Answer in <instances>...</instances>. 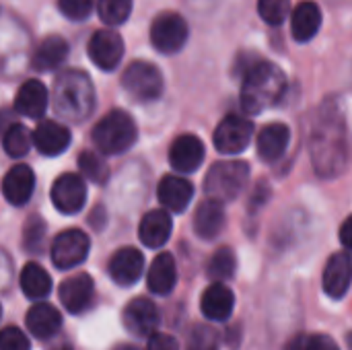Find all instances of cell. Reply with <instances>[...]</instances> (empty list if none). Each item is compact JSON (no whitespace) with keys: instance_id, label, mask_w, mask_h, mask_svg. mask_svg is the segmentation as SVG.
<instances>
[{"instance_id":"1","label":"cell","mask_w":352,"mask_h":350,"mask_svg":"<svg viewBox=\"0 0 352 350\" xmlns=\"http://www.w3.org/2000/svg\"><path fill=\"white\" fill-rule=\"evenodd\" d=\"M54 111L68 122H82L95 107V89L80 70H64L56 76L52 89Z\"/></svg>"},{"instance_id":"2","label":"cell","mask_w":352,"mask_h":350,"mask_svg":"<svg viewBox=\"0 0 352 350\" xmlns=\"http://www.w3.org/2000/svg\"><path fill=\"white\" fill-rule=\"evenodd\" d=\"M287 91L285 72L272 62L254 64L241 85V107L248 113H260L274 105Z\"/></svg>"},{"instance_id":"3","label":"cell","mask_w":352,"mask_h":350,"mask_svg":"<svg viewBox=\"0 0 352 350\" xmlns=\"http://www.w3.org/2000/svg\"><path fill=\"white\" fill-rule=\"evenodd\" d=\"M311 157L316 169L330 177L340 173L346 161V142H344V126L336 113L324 116L316 128L311 138Z\"/></svg>"},{"instance_id":"4","label":"cell","mask_w":352,"mask_h":350,"mask_svg":"<svg viewBox=\"0 0 352 350\" xmlns=\"http://www.w3.org/2000/svg\"><path fill=\"white\" fill-rule=\"evenodd\" d=\"M138 130L130 113L113 109L93 128V142L105 155H122L136 142Z\"/></svg>"},{"instance_id":"5","label":"cell","mask_w":352,"mask_h":350,"mask_svg":"<svg viewBox=\"0 0 352 350\" xmlns=\"http://www.w3.org/2000/svg\"><path fill=\"white\" fill-rule=\"evenodd\" d=\"M250 177V165L243 161H221L210 167L204 179V192L210 200L231 202L235 200Z\"/></svg>"},{"instance_id":"6","label":"cell","mask_w":352,"mask_h":350,"mask_svg":"<svg viewBox=\"0 0 352 350\" xmlns=\"http://www.w3.org/2000/svg\"><path fill=\"white\" fill-rule=\"evenodd\" d=\"M124 89L138 101H155L163 93V76L155 64L148 62H132L122 74Z\"/></svg>"},{"instance_id":"7","label":"cell","mask_w":352,"mask_h":350,"mask_svg":"<svg viewBox=\"0 0 352 350\" xmlns=\"http://www.w3.org/2000/svg\"><path fill=\"white\" fill-rule=\"evenodd\" d=\"M151 41L161 54H175L188 41V23L177 12H161L151 25Z\"/></svg>"},{"instance_id":"8","label":"cell","mask_w":352,"mask_h":350,"mask_svg":"<svg viewBox=\"0 0 352 350\" xmlns=\"http://www.w3.org/2000/svg\"><path fill=\"white\" fill-rule=\"evenodd\" d=\"M89 237L80 229L62 231L52 241V262L60 270H70L87 260L89 254Z\"/></svg>"},{"instance_id":"9","label":"cell","mask_w":352,"mask_h":350,"mask_svg":"<svg viewBox=\"0 0 352 350\" xmlns=\"http://www.w3.org/2000/svg\"><path fill=\"white\" fill-rule=\"evenodd\" d=\"M254 134V124L241 116H227L214 130V146L223 155H237L241 153Z\"/></svg>"},{"instance_id":"10","label":"cell","mask_w":352,"mask_h":350,"mask_svg":"<svg viewBox=\"0 0 352 350\" xmlns=\"http://www.w3.org/2000/svg\"><path fill=\"white\" fill-rule=\"evenodd\" d=\"M124 56V39L116 29L95 31L89 41V58L101 70H113Z\"/></svg>"},{"instance_id":"11","label":"cell","mask_w":352,"mask_h":350,"mask_svg":"<svg viewBox=\"0 0 352 350\" xmlns=\"http://www.w3.org/2000/svg\"><path fill=\"white\" fill-rule=\"evenodd\" d=\"M87 200V184L76 173L60 175L52 186V202L64 215H74L85 206Z\"/></svg>"},{"instance_id":"12","label":"cell","mask_w":352,"mask_h":350,"mask_svg":"<svg viewBox=\"0 0 352 350\" xmlns=\"http://www.w3.org/2000/svg\"><path fill=\"white\" fill-rule=\"evenodd\" d=\"M122 320H124L126 330L132 332L134 336L151 338L157 330V324H159V309L151 299L138 297L126 305Z\"/></svg>"},{"instance_id":"13","label":"cell","mask_w":352,"mask_h":350,"mask_svg":"<svg viewBox=\"0 0 352 350\" xmlns=\"http://www.w3.org/2000/svg\"><path fill=\"white\" fill-rule=\"evenodd\" d=\"M204 161V144L194 134H182L169 149V163L175 171L192 173Z\"/></svg>"},{"instance_id":"14","label":"cell","mask_w":352,"mask_h":350,"mask_svg":"<svg viewBox=\"0 0 352 350\" xmlns=\"http://www.w3.org/2000/svg\"><path fill=\"white\" fill-rule=\"evenodd\" d=\"M352 285V258L346 252L334 254L324 270V291L332 299H340L346 295Z\"/></svg>"},{"instance_id":"15","label":"cell","mask_w":352,"mask_h":350,"mask_svg":"<svg viewBox=\"0 0 352 350\" xmlns=\"http://www.w3.org/2000/svg\"><path fill=\"white\" fill-rule=\"evenodd\" d=\"M93 295H95V287H93V278L89 274L70 276L60 287V301L68 314L85 311L91 305Z\"/></svg>"},{"instance_id":"16","label":"cell","mask_w":352,"mask_h":350,"mask_svg":"<svg viewBox=\"0 0 352 350\" xmlns=\"http://www.w3.org/2000/svg\"><path fill=\"white\" fill-rule=\"evenodd\" d=\"M144 270V256L134 248H122L109 262V276L122 285L130 287L134 285Z\"/></svg>"},{"instance_id":"17","label":"cell","mask_w":352,"mask_h":350,"mask_svg":"<svg viewBox=\"0 0 352 350\" xmlns=\"http://www.w3.org/2000/svg\"><path fill=\"white\" fill-rule=\"evenodd\" d=\"M33 144L41 155H50L56 157L62 151L68 149L70 144V130L58 122H41L35 130H33Z\"/></svg>"},{"instance_id":"18","label":"cell","mask_w":352,"mask_h":350,"mask_svg":"<svg viewBox=\"0 0 352 350\" xmlns=\"http://www.w3.org/2000/svg\"><path fill=\"white\" fill-rule=\"evenodd\" d=\"M33 188H35V175H33V171H31L29 165H16V167H12L4 175V182H2L4 198L10 204H14V206L27 204V200L33 194Z\"/></svg>"},{"instance_id":"19","label":"cell","mask_w":352,"mask_h":350,"mask_svg":"<svg viewBox=\"0 0 352 350\" xmlns=\"http://www.w3.org/2000/svg\"><path fill=\"white\" fill-rule=\"evenodd\" d=\"M235 307V295L229 287H225L223 283H214L210 285L200 301V309L208 320L214 322H223L233 314Z\"/></svg>"},{"instance_id":"20","label":"cell","mask_w":352,"mask_h":350,"mask_svg":"<svg viewBox=\"0 0 352 350\" xmlns=\"http://www.w3.org/2000/svg\"><path fill=\"white\" fill-rule=\"evenodd\" d=\"M47 89L41 80H27L14 97V109L27 118H41L47 109Z\"/></svg>"},{"instance_id":"21","label":"cell","mask_w":352,"mask_h":350,"mask_svg":"<svg viewBox=\"0 0 352 350\" xmlns=\"http://www.w3.org/2000/svg\"><path fill=\"white\" fill-rule=\"evenodd\" d=\"M159 200L165 208L173 210V212H182L188 208L192 196H194V188L188 179L177 177V175H165L159 184Z\"/></svg>"},{"instance_id":"22","label":"cell","mask_w":352,"mask_h":350,"mask_svg":"<svg viewBox=\"0 0 352 350\" xmlns=\"http://www.w3.org/2000/svg\"><path fill=\"white\" fill-rule=\"evenodd\" d=\"M225 227V208L217 200H204L194 215V231L200 239H214Z\"/></svg>"},{"instance_id":"23","label":"cell","mask_w":352,"mask_h":350,"mask_svg":"<svg viewBox=\"0 0 352 350\" xmlns=\"http://www.w3.org/2000/svg\"><path fill=\"white\" fill-rule=\"evenodd\" d=\"M25 322H27L29 332L35 338H39V340H45V338L54 336L62 328V316L50 303H37V305H33L27 311Z\"/></svg>"},{"instance_id":"24","label":"cell","mask_w":352,"mask_h":350,"mask_svg":"<svg viewBox=\"0 0 352 350\" xmlns=\"http://www.w3.org/2000/svg\"><path fill=\"white\" fill-rule=\"evenodd\" d=\"M177 281V268H175V260L171 254H159L146 274V285L155 295H167L173 291Z\"/></svg>"},{"instance_id":"25","label":"cell","mask_w":352,"mask_h":350,"mask_svg":"<svg viewBox=\"0 0 352 350\" xmlns=\"http://www.w3.org/2000/svg\"><path fill=\"white\" fill-rule=\"evenodd\" d=\"M322 27V10L316 2H301L297 4V8L293 10V21H291V29H293V37L299 43H305L309 39H314L318 35Z\"/></svg>"},{"instance_id":"26","label":"cell","mask_w":352,"mask_h":350,"mask_svg":"<svg viewBox=\"0 0 352 350\" xmlns=\"http://www.w3.org/2000/svg\"><path fill=\"white\" fill-rule=\"evenodd\" d=\"M291 140V130L285 124H268L258 134V153L264 161H276L285 155Z\"/></svg>"},{"instance_id":"27","label":"cell","mask_w":352,"mask_h":350,"mask_svg":"<svg viewBox=\"0 0 352 350\" xmlns=\"http://www.w3.org/2000/svg\"><path fill=\"white\" fill-rule=\"evenodd\" d=\"M140 241L146 248H161L171 235V217L167 210H151L140 221Z\"/></svg>"},{"instance_id":"28","label":"cell","mask_w":352,"mask_h":350,"mask_svg":"<svg viewBox=\"0 0 352 350\" xmlns=\"http://www.w3.org/2000/svg\"><path fill=\"white\" fill-rule=\"evenodd\" d=\"M68 50H70V47H68V43H66L64 37H60V35H50V37H45V39L37 45L31 64H33V68L39 70V72L54 70V68H58V66L66 60Z\"/></svg>"},{"instance_id":"29","label":"cell","mask_w":352,"mask_h":350,"mask_svg":"<svg viewBox=\"0 0 352 350\" xmlns=\"http://www.w3.org/2000/svg\"><path fill=\"white\" fill-rule=\"evenodd\" d=\"M21 289L29 299H43L52 291V278L39 264H25L21 270Z\"/></svg>"},{"instance_id":"30","label":"cell","mask_w":352,"mask_h":350,"mask_svg":"<svg viewBox=\"0 0 352 350\" xmlns=\"http://www.w3.org/2000/svg\"><path fill=\"white\" fill-rule=\"evenodd\" d=\"M31 142H33V134L23 124L8 126L6 132H4V138H2V144H4V151H6L8 157L27 155L29 149H31Z\"/></svg>"},{"instance_id":"31","label":"cell","mask_w":352,"mask_h":350,"mask_svg":"<svg viewBox=\"0 0 352 350\" xmlns=\"http://www.w3.org/2000/svg\"><path fill=\"white\" fill-rule=\"evenodd\" d=\"M97 12L105 25H122L132 12V0H97Z\"/></svg>"},{"instance_id":"32","label":"cell","mask_w":352,"mask_h":350,"mask_svg":"<svg viewBox=\"0 0 352 350\" xmlns=\"http://www.w3.org/2000/svg\"><path fill=\"white\" fill-rule=\"evenodd\" d=\"M235 266H237V260H235V252L231 248H221L212 258H210V264H208V274L217 281H227L235 274Z\"/></svg>"},{"instance_id":"33","label":"cell","mask_w":352,"mask_h":350,"mask_svg":"<svg viewBox=\"0 0 352 350\" xmlns=\"http://www.w3.org/2000/svg\"><path fill=\"white\" fill-rule=\"evenodd\" d=\"M78 167H80V171H82L91 182H95V184H105L107 177H109V169H107L105 161H103L99 155L91 153V151L80 153V157H78Z\"/></svg>"},{"instance_id":"34","label":"cell","mask_w":352,"mask_h":350,"mask_svg":"<svg viewBox=\"0 0 352 350\" xmlns=\"http://www.w3.org/2000/svg\"><path fill=\"white\" fill-rule=\"evenodd\" d=\"M258 12L268 25L276 27L289 17L291 0H258Z\"/></svg>"},{"instance_id":"35","label":"cell","mask_w":352,"mask_h":350,"mask_svg":"<svg viewBox=\"0 0 352 350\" xmlns=\"http://www.w3.org/2000/svg\"><path fill=\"white\" fill-rule=\"evenodd\" d=\"M58 6L70 21H82L91 14L95 0H58Z\"/></svg>"},{"instance_id":"36","label":"cell","mask_w":352,"mask_h":350,"mask_svg":"<svg viewBox=\"0 0 352 350\" xmlns=\"http://www.w3.org/2000/svg\"><path fill=\"white\" fill-rule=\"evenodd\" d=\"M0 350H29V340L19 328H6L0 338Z\"/></svg>"},{"instance_id":"37","label":"cell","mask_w":352,"mask_h":350,"mask_svg":"<svg viewBox=\"0 0 352 350\" xmlns=\"http://www.w3.org/2000/svg\"><path fill=\"white\" fill-rule=\"evenodd\" d=\"M43 237V223L39 219H31L25 227V248L27 252H37L39 248V241Z\"/></svg>"},{"instance_id":"38","label":"cell","mask_w":352,"mask_h":350,"mask_svg":"<svg viewBox=\"0 0 352 350\" xmlns=\"http://www.w3.org/2000/svg\"><path fill=\"white\" fill-rule=\"evenodd\" d=\"M303 350H340L338 344L326 336V334H316V336H305L303 342Z\"/></svg>"},{"instance_id":"39","label":"cell","mask_w":352,"mask_h":350,"mask_svg":"<svg viewBox=\"0 0 352 350\" xmlns=\"http://www.w3.org/2000/svg\"><path fill=\"white\" fill-rule=\"evenodd\" d=\"M146 350H179V344L173 336L169 334H159L155 332L151 338H148V347Z\"/></svg>"},{"instance_id":"40","label":"cell","mask_w":352,"mask_h":350,"mask_svg":"<svg viewBox=\"0 0 352 350\" xmlns=\"http://www.w3.org/2000/svg\"><path fill=\"white\" fill-rule=\"evenodd\" d=\"M192 349L194 350H212L214 349V336L208 328H200V332L196 330L194 340H192Z\"/></svg>"},{"instance_id":"41","label":"cell","mask_w":352,"mask_h":350,"mask_svg":"<svg viewBox=\"0 0 352 350\" xmlns=\"http://www.w3.org/2000/svg\"><path fill=\"white\" fill-rule=\"evenodd\" d=\"M340 241L346 250H352V217H349L340 227Z\"/></svg>"},{"instance_id":"42","label":"cell","mask_w":352,"mask_h":350,"mask_svg":"<svg viewBox=\"0 0 352 350\" xmlns=\"http://www.w3.org/2000/svg\"><path fill=\"white\" fill-rule=\"evenodd\" d=\"M113 350H140V349H136V347H130V344H122V347H118V349H113Z\"/></svg>"},{"instance_id":"43","label":"cell","mask_w":352,"mask_h":350,"mask_svg":"<svg viewBox=\"0 0 352 350\" xmlns=\"http://www.w3.org/2000/svg\"><path fill=\"white\" fill-rule=\"evenodd\" d=\"M349 347H351V349H352V334H351V336H349Z\"/></svg>"},{"instance_id":"44","label":"cell","mask_w":352,"mask_h":350,"mask_svg":"<svg viewBox=\"0 0 352 350\" xmlns=\"http://www.w3.org/2000/svg\"><path fill=\"white\" fill-rule=\"evenodd\" d=\"M56 350H70L68 347H60V349H56Z\"/></svg>"}]
</instances>
